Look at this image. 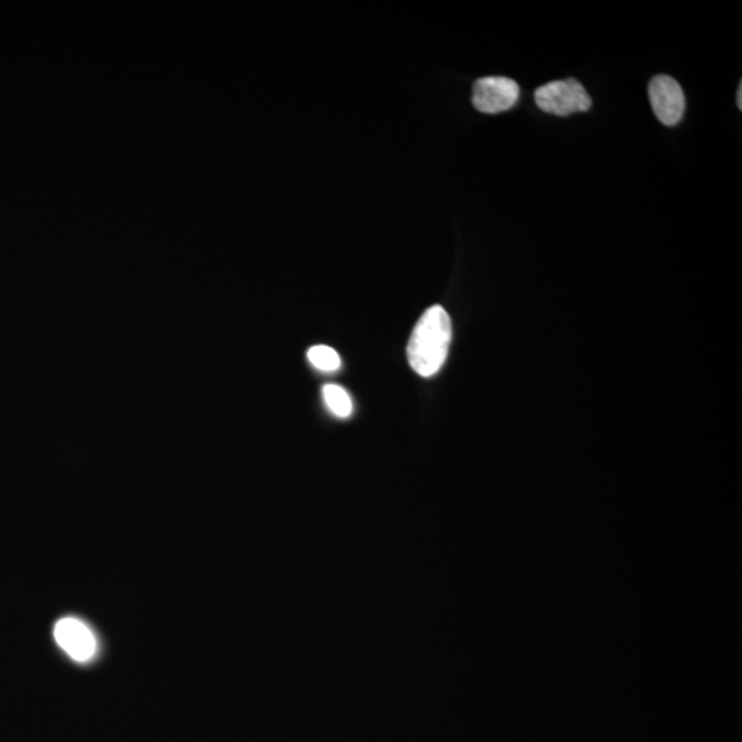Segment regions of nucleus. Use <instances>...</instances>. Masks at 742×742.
<instances>
[{"instance_id":"obj_5","label":"nucleus","mask_w":742,"mask_h":742,"mask_svg":"<svg viewBox=\"0 0 742 742\" xmlns=\"http://www.w3.org/2000/svg\"><path fill=\"white\" fill-rule=\"evenodd\" d=\"M55 637L61 650L76 662L86 663L96 656V635L79 618L65 617L57 623Z\"/></svg>"},{"instance_id":"obj_7","label":"nucleus","mask_w":742,"mask_h":742,"mask_svg":"<svg viewBox=\"0 0 742 742\" xmlns=\"http://www.w3.org/2000/svg\"><path fill=\"white\" fill-rule=\"evenodd\" d=\"M309 361L312 363V367L318 370L332 371L339 370L341 367V359L338 352L333 349H330L328 345H315L310 349Z\"/></svg>"},{"instance_id":"obj_4","label":"nucleus","mask_w":742,"mask_h":742,"mask_svg":"<svg viewBox=\"0 0 742 742\" xmlns=\"http://www.w3.org/2000/svg\"><path fill=\"white\" fill-rule=\"evenodd\" d=\"M650 99L653 111L664 126H676L685 114V94L680 82L671 76L658 75L652 79Z\"/></svg>"},{"instance_id":"obj_3","label":"nucleus","mask_w":742,"mask_h":742,"mask_svg":"<svg viewBox=\"0 0 742 742\" xmlns=\"http://www.w3.org/2000/svg\"><path fill=\"white\" fill-rule=\"evenodd\" d=\"M520 98V87L515 80L491 76L475 82L472 101L475 108L481 114L497 115L506 111L517 104Z\"/></svg>"},{"instance_id":"obj_8","label":"nucleus","mask_w":742,"mask_h":742,"mask_svg":"<svg viewBox=\"0 0 742 742\" xmlns=\"http://www.w3.org/2000/svg\"><path fill=\"white\" fill-rule=\"evenodd\" d=\"M738 105H739V109L741 110L742 109V85H740V87H739Z\"/></svg>"},{"instance_id":"obj_6","label":"nucleus","mask_w":742,"mask_h":742,"mask_svg":"<svg viewBox=\"0 0 742 742\" xmlns=\"http://www.w3.org/2000/svg\"><path fill=\"white\" fill-rule=\"evenodd\" d=\"M323 399L334 416L349 418L352 414V400L343 388L333 384L323 387Z\"/></svg>"},{"instance_id":"obj_1","label":"nucleus","mask_w":742,"mask_h":742,"mask_svg":"<svg viewBox=\"0 0 742 742\" xmlns=\"http://www.w3.org/2000/svg\"><path fill=\"white\" fill-rule=\"evenodd\" d=\"M452 338L450 315L441 305L423 312L412 330L408 346L409 363L421 377H432L443 368Z\"/></svg>"},{"instance_id":"obj_2","label":"nucleus","mask_w":742,"mask_h":742,"mask_svg":"<svg viewBox=\"0 0 742 742\" xmlns=\"http://www.w3.org/2000/svg\"><path fill=\"white\" fill-rule=\"evenodd\" d=\"M540 110L556 116H569L592 108V98L576 79L546 82L535 91Z\"/></svg>"}]
</instances>
